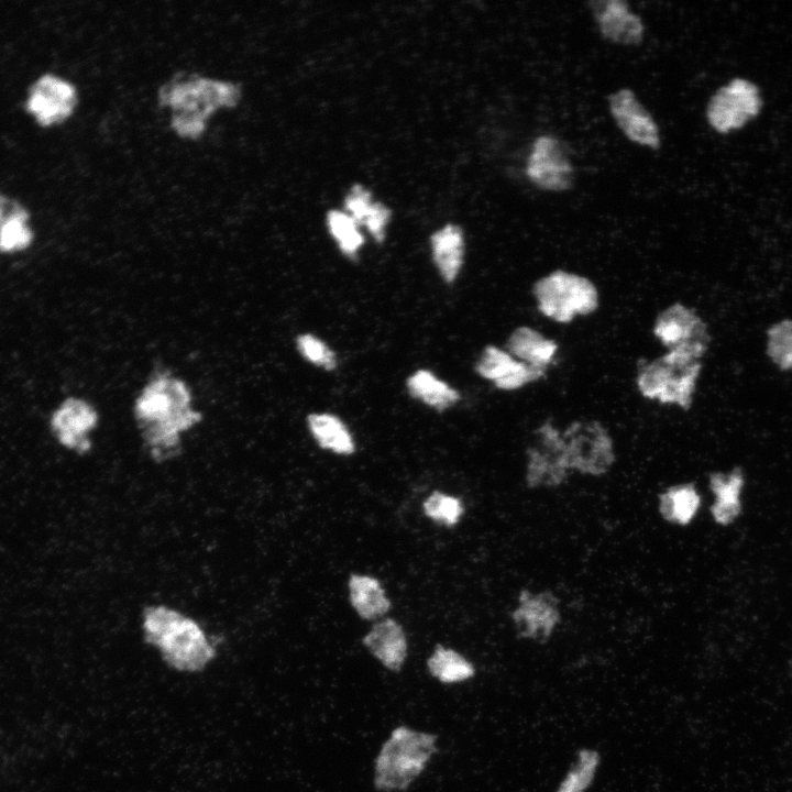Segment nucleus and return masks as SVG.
<instances>
[{
  "instance_id": "nucleus-14",
  "label": "nucleus",
  "mask_w": 792,
  "mask_h": 792,
  "mask_svg": "<svg viewBox=\"0 0 792 792\" xmlns=\"http://www.w3.org/2000/svg\"><path fill=\"white\" fill-rule=\"evenodd\" d=\"M475 373L494 387L504 392L519 389L546 375V370L526 364L514 358L506 349L488 344L480 353Z\"/></svg>"
},
{
  "instance_id": "nucleus-4",
  "label": "nucleus",
  "mask_w": 792,
  "mask_h": 792,
  "mask_svg": "<svg viewBox=\"0 0 792 792\" xmlns=\"http://www.w3.org/2000/svg\"><path fill=\"white\" fill-rule=\"evenodd\" d=\"M438 736L400 725L381 746L374 761L377 791H406L438 751Z\"/></svg>"
},
{
  "instance_id": "nucleus-29",
  "label": "nucleus",
  "mask_w": 792,
  "mask_h": 792,
  "mask_svg": "<svg viewBox=\"0 0 792 792\" xmlns=\"http://www.w3.org/2000/svg\"><path fill=\"white\" fill-rule=\"evenodd\" d=\"M295 346L299 355L315 367L332 372L339 366L337 352L317 334L299 333L295 339Z\"/></svg>"
},
{
  "instance_id": "nucleus-18",
  "label": "nucleus",
  "mask_w": 792,
  "mask_h": 792,
  "mask_svg": "<svg viewBox=\"0 0 792 792\" xmlns=\"http://www.w3.org/2000/svg\"><path fill=\"white\" fill-rule=\"evenodd\" d=\"M430 254L432 264L447 285L457 283L465 261V238L463 230L448 223L430 237Z\"/></svg>"
},
{
  "instance_id": "nucleus-5",
  "label": "nucleus",
  "mask_w": 792,
  "mask_h": 792,
  "mask_svg": "<svg viewBox=\"0 0 792 792\" xmlns=\"http://www.w3.org/2000/svg\"><path fill=\"white\" fill-rule=\"evenodd\" d=\"M701 369L700 360L679 351H667L640 363L636 385L645 398L686 410L692 405Z\"/></svg>"
},
{
  "instance_id": "nucleus-3",
  "label": "nucleus",
  "mask_w": 792,
  "mask_h": 792,
  "mask_svg": "<svg viewBox=\"0 0 792 792\" xmlns=\"http://www.w3.org/2000/svg\"><path fill=\"white\" fill-rule=\"evenodd\" d=\"M241 88L229 81L195 77L164 86L161 105L172 108V128L183 138L197 139L206 129L207 119L218 109L234 107Z\"/></svg>"
},
{
  "instance_id": "nucleus-17",
  "label": "nucleus",
  "mask_w": 792,
  "mask_h": 792,
  "mask_svg": "<svg viewBox=\"0 0 792 792\" xmlns=\"http://www.w3.org/2000/svg\"><path fill=\"white\" fill-rule=\"evenodd\" d=\"M602 36L615 44L638 45L644 40L645 26L639 15L622 0H602L588 3Z\"/></svg>"
},
{
  "instance_id": "nucleus-34",
  "label": "nucleus",
  "mask_w": 792,
  "mask_h": 792,
  "mask_svg": "<svg viewBox=\"0 0 792 792\" xmlns=\"http://www.w3.org/2000/svg\"><path fill=\"white\" fill-rule=\"evenodd\" d=\"M391 220V210L382 202H373L362 226L369 231L376 243L386 238V229Z\"/></svg>"
},
{
  "instance_id": "nucleus-26",
  "label": "nucleus",
  "mask_w": 792,
  "mask_h": 792,
  "mask_svg": "<svg viewBox=\"0 0 792 792\" xmlns=\"http://www.w3.org/2000/svg\"><path fill=\"white\" fill-rule=\"evenodd\" d=\"M700 506L701 496L692 483L670 486L659 495V513L670 524L689 525Z\"/></svg>"
},
{
  "instance_id": "nucleus-6",
  "label": "nucleus",
  "mask_w": 792,
  "mask_h": 792,
  "mask_svg": "<svg viewBox=\"0 0 792 792\" xmlns=\"http://www.w3.org/2000/svg\"><path fill=\"white\" fill-rule=\"evenodd\" d=\"M538 310L558 323H569L598 307L594 283L576 273L557 270L540 277L532 286Z\"/></svg>"
},
{
  "instance_id": "nucleus-13",
  "label": "nucleus",
  "mask_w": 792,
  "mask_h": 792,
  "mask_svg": "<svg viewBox=\"0 0 792 792\" xmlns=\"http://www.w3.org/2000/svg\"><path fill=\"white\" fill-rule=\"evenodd\" d=\"M99 414L88 400L75 396L64 399L53 411L50 426L57 441L78 454L91 449L89 433L96 429Z\"/></svg>"
},
{
  "instance_id": "nucleus-22",
  "label": "nucleus",
  "mask_w": 792,
  "mask_h": 792,
  "mask_svg": "<svg viewBox=\"0 0 792 792\" xmlns=\"http://www.w3.org/2000/svg\"><path fill=\"white\" fill-rule=\"evenodd\" d=\"M514 358L535 367L547 370L554 361L558 344L529 326H520L512 331L505 348Z\"/></svg>"
},
{
  "instance_id": "nucleus-24",
  "label": "nucleus",
  "mask_w": 792,
  "mask_h": 792,
  "mask_svg": "<svg viewBox=\"0 0 792 792\" xmlns=\"http://www.w3.org/2000/svg\"><path fill=\"white\" fill-rule=\"evenodd\" d=\"M744 483V473L740 468H735L727 475L719 472L710 474L708 485L716 496L710 510L715 522L727 526L740 515V493Z\"/></svg>"
},
{
  "instance_id": "nucleus-9",
  "label": "nucleus",
  "mask_w": 792,
  "mask_h": 792,
  "mask_svg": "<svg viewBox=\"0 0 792 792\" xmlns=\"http://www.w3.org/2000/svg\"><path fill=\"white\" fill-rule=\"evenodd\" d=\"M652 333L668 351H679L696 360L705 354L711 341L704 320L693 308L680 302L660 311Z\"/></svg>"
},
{
  "instance_id": "nucleus-8",
  "label": "nucleus",
  "mask_w": 792,
  "mask_h": 792,
  "mask_svg": "<svg viewBox=\"0 0 792 792\" xmlns=\"http://www.w3.org/2000/svg\"><path fill=\"white\" fill-rule=\"evenodd\" d=\"M570 470L562 432L550 421L541 424L527 449V486L557 487L565 482Z\"/></svg>"
},
{
  "instance_id": "nucleus-35",
  "label": "nucleus",
  "mask_w": 792,
  "mask_h": 792,
  "mask_svg": "<svg viewBox=\"0 0 792 792\" xmlns=\"http://www.w3.org/2000/svg\"><path fill=\"white\" fill-rule=\"evenodd\" d=\"M791 671H792V660H791Z\"/></svg>"
},
{
  "instance_id": "nucleus-20",
  "label": "nucleus",
  "mask_w": 792,
  "mask_h": 792,
  "mask_svg": "<svg viewBox=\"0 0 792 792\" xmlns=\"http://www.w3.org/2000/svg\"><path fill=\"white\" fill-rule=\"evenodd\" d=\"M362 644L386 669L399 672L407 658V638L402 625L394 618L374 624Z\"/></svg>"
},
{
  "instance_id": "nucleus-21",
  "label": "nucleus",
  "mask_w": 792,
  "mask_h": 792,
  "mask_svg": "<svg viewBox=\"0 0 792 792\" xmlns=\"http://www.w3.org/2000/svg\"><path fill=\"white\" fill-rule=\"evenodd\" d=\"M307 429L322 449L338 455H352L356 450L354 436L346 422L330 411H314L306 417Z\"/></svg>"
},
{
  "instance_id": "nucleus-32",
  "label": "nucleus",
  "mask_w": 792,
  "mask_h": 792,
  "mask_svg": "<svg viewBox=\"0 0 792 792\" xmlns=\"http://www.w3.org/2000/svg\"><path fill=\"white\" fill-rule=\"evenodd\" d=\"M767 353L781 370L792 369V320L774 323L767 332Z\"/></svg>"
},
{
  "instance_id": "nucleus-27",
  "label": "nucleus",
  "mask_w": 792,
  "mask_h": 792,
  "mask_svg": "<svg viewBox=\"0 0 792 792\" xmlns=\"http://www.w3.org/2000/svg\"><path fill=\"white\" fill-rule=\"evenodd\" d=\"M427 668L431 676L444 684L466 681L474 676V666L460 652L437 645L427 660Z\"/></svg>"
},
{
  "instance_id": "nucleus-1",
  "label": "nucleus",
  "mask_w": 792,
  "mask_h": 792,
  "mask_svg": "<svg viewBox=\"0 0 792 792\" xmlns=\"http://www.w3.org/2000/svg\"><path fill=\"white\" fill-rule=\"evenodd\" d=\"M188 384L167 371L156 372L133 404V416L151 458L163 462L180 452V435L202 420Z\"/></svg>"
},
{
  "instance_id": "nucleus-28",
  "label": "nucleus",
  "mask_w": 792,
  "mask_h": 792,
  "mask_svg": "<svg viewBox=\"0 0 792 792\" xmlns=\"http://www.w3.org/2000/svg\"><path fill=\"white\" fill-rule=\"evenodd\" d=\"M327 228L340 252L354 260L365 243L360 224L345 211L330 210L327 215Z\"/></svg>"
},
{
  "instance_id": "nucleus-7",
  "label": "nucleus",
  "mask_w": 792,
  "mask_h": 792,
  "mask_svg": "<svg viewBox=\"0 0 792 792\" xmlns=\"http://www.w3.org/2000/svg\"><path fill=\"white\" fill-rule=\"evenodd\" d=\"M561 432L571 470L593 476L609 471L615 461L614 443L601 422L576 420Z\"/></svg>"
},
{
  "instance_id": "nucleus-19",
  "label": "nucleus",
  "mask_w": 792,
  "mask_h": 792,
  "mask_svg": "<svg viewBox=\"0 0 792 792\" xmlns=\"http://www.w3.org/2000/svg\"><path fill=\"white\" fill-rule=\"evenodd\" d=\"M405 388L413 399L437 413L450 410L462 400L459 388L425 367L415 370L406 377Z\"/></svg>"
},
{
  "instance_id": "nucleus-11",
  "label": "nucleus",
  "mask_w": 792,
  "mask_h": 792,
  "mask_svg": "<svg viewBox=\"0 0 792 792\" xmlns=\"http://www.w3.org/2000/svg\"><path fill=\"white\" fill-rule=\"evenodd\" d=\"M526 174L539 189L565 191L572 187L574 170L563 143L552 135L538 136L528 155Z\"/></svg>"
},
{
  "instance_id": "nucleus-15",
  "label": "nucleus",
  "mask_w": 792,
  "mask_h": 792,
  "mask_svg": "<svg viewBox=\"0 0 792 792\" xmlns=\"http://www.w3.org/2000/svg\"><path fill=\"white\" fill-rule=\"evenodd\" d=\"M608 108L617 127L629 141L653 150L660 147L659 127L632 90L622 88L610 94Z\"/></svg>"
},
{
  "instance_id": "nucleus-25",
  "label": "nucleus",
  "mask_w": 792,
  "mask_h": 792,
  "mask_svg": "<svg viewBox=\"0 0 792 792\" xmlns=\"http://www.w3.org/2000/svg\"><path fill=\"white\" fill-rule=\"evenodd\" d=\"M349 598L358 615L366 620L384 616L391 609V601L380 581L370 575H350Z\"/></svg>"
},
{
  "instance_id": "nucleus-23",
  "label": "nucleus",
  "mask_w": 792,
  "mask_h": 792,
  "mask_svg": "<svg viewBox=\"0 0 792 792\" xmlns=\"http://www.w3.org/2000/svg\"><path fill=\"white\" fill-rule=\"evenodd\" d=\"M29 211L15 199L0 193V253L25 250L33 242Z\"/></svg>"
},
{
  "instance_id": "nucleus-16",
  "label": "nucleus",
  "mask_w": 792,
  "mask_h": 792,
  "mask_svg": "<svg viewBox=\"0 0 792 792\" xmlns=\"http://www.w3.org/2000/svg\"><path fill=\"white\" fill-rule=\"evenodd\" d=\"M512 619L521 638L544 641L560 623L558 600L550 592L534 594L522 590L518 605L512 612Z\"/></svg>"
},
{
  "instance_id": "nucleus-2",
  "label": "nucleus",
  "mask_w": 792,
  "mask_h": 792,
  "mask_svg": "<svg viewBox=\"0 0 792 792\" xmlns=\"http://www.w3.org/2000/svg\"><path fill=\"white\" fill-rule=\"evenodd\" d=\"M143 631L145 641L156 647L165 662L178 671H200L216 656L201 627L173 608L162 605L146 607Z\"/></svg>"
},
{
  "instance_id": "nucleus-30",
  "label": "nucleus",
  "mask_w": 792,
  "mask_h": 792,
  "mask_svg": "<svg viewBox=\"0 0 792 792\" xmlns=\"http://www.w3.org/2000/svg\"><path fill=\"white\" fill-rule=\"evenodd\" d=\"M598 761L596 751L581 750L557 792H585L594 779Z\"/></svg>"
},
{
  "instance_id": "nucleus-31",
  "label": "nucleus",
  "mask_w": 792,
  "mask_h": 792,
  "mask_svg": "<svg viewBox=\"0 0 792 792\" xmlns=\"http://www.w3.org/2000/svg\"><path fill=\"white\" fill-rule=\"evenodd\" d=\"M422 509L425 516L447 527L455 526L464 513L460 498L439 491L432 492L424 501Z\"/></svg>"
},
{
  "instance_id": "nucleus-12",
  "label": "nucleus",
  "mask_w": 792,
  "mask_h": 792,
  "mask_svg": "<svg viewBox=\"0 0 792 792\" xmlns=\"http://www.w3.org/2000/svg\"><path fill=\"white\" fill-rule=\"evenodd\" d=\"M77 101V90L73 84L45 74L30 87L25 109L40 125L50 127L70 117Z\"/></svg>"
},
{
  "instance_id": "nucleus-10",
  "label": "nucleus",
  "mask_w": 792,
  "mask_h": 792,
  "mask_svg": "<svg viewBox=\"0 0 792 792\" xmlns=\"http://www.w3.org/2000/svg\"><path fill=\"white\" fill-rule=\"evenodd\" d=\"M760 107L758 88L748 80L736 78L712 96L706 117L714 130L727 133L741 128L759 112Z\"/></svg>"
},
{
  "instance_id": "nucleus-33",
  "label": "nucleus",
  "mask_w": 792,
  "mask_h": 792,
  "mask_svg": "<svg viewBox=\"0 0 792 792\" xmlns=\"http://www.w3.org/2000/svg\"><path fill=\"white\" fill-rule=\"evenodd\" d=\"M373 202L371 193L364 186L354 185L344 198L345 212L361 227Z\"/></svg>"
}]
</instances>
